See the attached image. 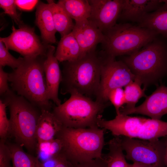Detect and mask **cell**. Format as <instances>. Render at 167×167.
<instances>
[{"instance_id":"1","label":"cell","mask_w":167,"mask_h":167,"mask_svg":"<svg viewBox=\"0 0 167 167\" xmlns=\"http://www.w3.org/2000/svg\"><path fill=\"white\" fill-rule=\"evenodd\" d=\"M46 57L24 58L19 66L9 73L11 90L41 110L51 111L44 64Z\"/></svg>"},{"instance_id":"2","label":"cell","mask_w":167,"mask_h":167,"mask_svg":"<svg viewBox=\"0 0 167 167\" xmlns=\"http://www.w3.org/2000/svg\"><path fill=\"white\" fill-rule=\"evenodd\" d=\"M1 96L10 112V136L32 153L37 144L36 129L41 110L11 89Z\"/></svg>"},{"instance_id":"3","label":"cell","mask_w":167,"mask_h":167,"mask_svg":"<svg viewBox=\"0 0 167 167\" xmlns=\"http://www.w3.org/2000/svg\"><path fill=\"white\" fill-rule=\"evenodd\" d=\"M103 60L95 50L75 61L65 62L62 73L61 93L75 92L96 98Z\"/></svg>"},{"instance_id":"4","label":"cell","mask_w":167,"mask_h":167,"mask_svg":"<svg viewBox=\"0 0 167 167\" xmlns=\"http://www.w3.org/2000/svg\"><path fill=\"white\" fill-rule=\"evenodd\" d=\"M122 61L145 89L167 75V43L156 37Z\"/></svg>"},{"instance_id":"5","label":"cell","mask_w":167,"mask_h":167,"mask_svg":"<svg viewBox=\"0 0 167 167\" xmlns=\"http://www.w3.org/2000/svg\"><path fill=\"white\" fill-rule=\"evenodd\" d=\"M104 129L98 127L74 128L63 126L56 138L62 141V153L72 164L101 157Z\"/></svg>"},{"instance_id":"6","label":"cell","mask_w":167,"mask_h":167,"mask_svg":"<svg viewBox=\"0 0 167 167\" xmlns=\"http://www.w3.org/2000/svg\"><path fill=\"white\" fill-rule=\"evenodd\" d=\"M64 103L53 107V113L64 127L85 128L98 127L101 114L109 105L75 92Z\"/></svg>"},{"instance_id":"7","label":"cell","mask_w":167,"mask_h":167,"mask_svg":"<svg viewBox=\"0 0 167 167\" xmlns=\"http://www.w3.org/2000/svg\"><path fill=\"white\" fill-rule=\"evenodd\" d=\"M104 34L102 45L105 54L114 58L131 54L159 35L152 30L129 23L116 24Z\"/></svg>"},{"instance_id":"8","label":"cell","mask_w":167,"mask_h":167,"mask_svg":"<svg viewBox=\"0 0 167 167\" xmlns=\"http://www.w3.org/2000/svg\"><path fill=\"white\" fill-rule=\"evenodd\" d=\"M98 126L109 130L115 137L151 140L167 136V122L160 119L131 117L120 112L112 120L101 118Z\"/></svg>"},{"instance_id":"9","label":"cell","mask_w":167,"mask_h":167,"mask_svg":"<svg viewBox=\"0 0 167 167\" xmlns=\"http://www.w3.org/2000/svg\"><path fill=\"white\" fill-rule=\"evenodd\" d=\"M119 137L127 160L148 167H165L164 141Z\"/></svg>"},{"instance_id":"10","label":"cell","mask_w":167,"mask_h":167,"mask_svg":"<svg viewBox=\"0 0 167 167\" xmlns=\"http://www.w3.org/2000/svg\"><path fill=\"white\" fill-rule=\"evenodd\" d=\"M101 66V80L96 100L109 103L108 96L112 90L125 87L133 81L135 75L122 61L106 55Z\"/></svg>"},{"instance_id":"11","label":"cell","mask_w":167,"mask_h":167,"mask_svg":"<svg viewBox=\"0 0 167 167\" xmlns=\"http://www.w3.org/2000/svg\"><path fill=\"white\" fill-rule=\"evenodd\" d=\"M11 29L10 35L0 38L8 49L15 51L25 58L46 56L48 45L41 40L33 28L24 24L18 29L13 25Z\"/></svg>"},{"instance_id":"12","label":"cell","mask_w":167,"mask_h":167,"mask_svg":"<svg viewBox=\"0 0 167 167\" xmlns=\"http://www.w3.org/2000/svg\"><path fill=\"white\" fill-rule=\"evenodd\" d=\"M91 13L89 20L104 33L112 28L119 18L123 0H89Z\"/></svg>"},{"instance_id":"13","label":"cell","mask_w":167,"mask_h":167,"mask_svg":"<svg viewBox=\"0 0 167 167\" xmlns=\"http://www.w3.org/2000/svg\"><path fill=\"white\" fill-rule=\"evenodd\" d=\"M146 98L145 101L139 106L129 109L121 108L120 112L126 115L139 114L156 119H160L167 114V86L161 85Z\"/></svg>"},{"instance_id":"14","label":"cell","mask_w":167,"mask_h":167,"mask_svg":"<svg viewBox=\"0 0 167 167\" xmlns=\"http://www.w3.org/2000/svg\"><path fill=\"white\" fill-rule=\"evenodd\" d=\"M72 32L80 47L81 57L95 50L97 45L105 40L104 33L88 19L75 21Z\"/></svg>"},{"instance_id":"15","label":"cell","mask_w":167,"mask_h":167,"mask_svg":"<svg viewBox=\"0 0 167 167\" xmlns=\"http://www.w3.org/2000/svg\"><path fill=\"white\" fill-rule=\"evenodd\" d=\"M55 52V46L48 45L44 67L48 98L56 106H58L61 104L58 97V92L62 79V74L60 68L59 61L54 55Z\"/></svg>"},{"instance_id":"16","label":"cell","mask_w":167,"mask_h":167,"mask_svg":"<svg viewBox=\"0 0 167 167\" xmlns=\"http://www.w3.org/2000/svg\"><path fill=\"white\" fill-rule=\"evenodd\" d=\"M162 3L161 0H123L119 18L138 23L147 14L157 9Z\"/></svg>"},{"instance_id":"17","label":"cell","mask_w":167,"mask_h":167,"mask_svg":"<svg viewBox=\"0 0 167 167\" xmlns=\"http://www.w3.org/2000/svg\"><path fill=\"white\" fill-rule=\"evenodd\" d=\"M35 22L41 32V39L46 45L55 44L56 30L50 6L42 2L36 6Z\"/></svg>"},{"instance_id":"18","label":"cell","mask_w":167,"mask_h":167,"mask_svg":"<svg viewBox=\"0 0 167 167\" xmlns=\"http://www.w3.org/2000/svg\"><path fill=\"white\" fill-rule=\"evenodd\" d=\"M63 126L52 111L41 110L36 127L37 143L55 139Z\"/></svg>"},{"instance_id":"19","label":"cell","mask_w":167,"mask_h":167,"mask_svg":"<svg viewBox=\"0 0 167 167\" xmlns=\"http://www.w3.org/2000/svg\"><path fill=\"white\" fill-rule=\"evenodd\" d=\"M162 5L156 10L146 15L138 26L152 30L167 39V0H161Z\"/></svg>"},{"instance_id":"20","label":"cell","mask_w":167,"mask_h":167,"mask_svg":"<svg viewBox=\"0 0 167 167\" xmlns=\"http://www.w3.org/2000/svg\"><path fill=\"white\" fill-rule=\"evenodd\" d=\"M54 55L59 62H72L81 57L79 45L72 32L61 37Z\"/></svg>"},{"instance_id":"21","label":"cell","mask_w":167,"mask_h":167,"mask_svg":"<svg viewBox=\"0 0 167 167\" xmlns=\"http://www.w3.org/2000/svg\"><path fill=\"white\" fill-rule=\"evenodd\" d=\"M52 12L55 27L61 37L72 32L75 23L63 8L53 0L47 1Z\"/></svg>"},{"instance_id":"22","label":"cell","mask_w":167,"mask_h":167,"mask_svg":"<svg viewBox=\"0 0 167 167\" xmlns=\"http://www.w3.org/2000/svg\"><path fill=\"white\" fill-rule=\"evenodd\" d=\"M75 21L89 19L91 6L87 0H59L57 2Z\"/></svg>"},{"instance_id":"23","label":"cell","mask_w":167,"mask_h":167,"mask_svg":"<svg viewBox=\"0 0 167 167\" xmlns=\"http://www.w3.org/2000/svg\"><path fill=\"white\" fill-rule=\"evenodd\" d=\"M6 143L11 153L12 167H42L37 157L26 152L23 147L16 143Z\"/></svg>"},{"instance_id":"24","label":"cell","mask_w":167,"mask_h":167,"mask_svg":"<svg viewBox=\"0 0 167 167\" xmlns=\"http://www.w3.org/2000/svg\"><path fill=\"white\" fill-rule=\"evenodd\" d=\"M62 141L57 138L49 141L38 142L35 151L36 156L41 162H43L59 156L62 152Z\"/></svg>"},{"instance_id":"25","label":"cell","mask_w":167,"mask_h":167,"mask_svg":"<svg viewBox=\"0 0 167 167\" xmlns=\"http://www.w3.org/2000/svg\"><path fill=\"white\" fill-rule=\"evenodd\" d=\"M109 152L105 157L107 167H129L119 137H115L108 142Z\"/></svg>"},{"instance_id":"26","label":"cell","mask_w":167,"mask_h":167,"mask_svg":"<svg viewBox=\"0 0 167 167\" xmlns=\"http://www.w3.org/2000/svg\"><path fill=\"white\" fill-rule=\"evenodd\" d=\"M141 85L139 82L135 80L124 87L126 105L121 108L129 109L134 108L140 98L147 97L145 93V89L142 88Z\"/></svg>"},{"instance_id":"27","label":"cell","mask_w":167,"mask_h":167,"mask_svg":"<svg viewBox=\"0 0 167 167\" xmlns=\"http://www.w3.org/2000/svg\"><path fill=\"white\" fill-rule=\"evenodd\" d=\"M23 58L19 57L16 58L13 57L3 42L0 41V66H8L15 69L20 65Z\"/></svg>"},{"instance_id":"28","label":"cell","mask_w":167,"mask_h":167,"mask_svg":"<svg viewBox=\"0 0 167 167\" xmlns=\"http://www.w3.org/2000/svg\"><path fill=\"white\" fill-rule=\"evenodd\" d=\"M0 6L3 10V13L10 16L19 27L24 24L21 20L20 14L17 10L15 0H0Z\"/></svg>"},{"instance_id":"29","label":"cell","mask_w":167,"mask_h":167,"mask_svg":"<svg viewBox=\"0 0 167 167\" xmlns=\"http://www.w3.org/2000/svg\"><path fill=\"white\" fill-rule=\"evenodd\" d=\"M6 104L0 100V139L6 141L10 136V120L7 116Z\"/></svg>"},{"instance_id":"30","label":"cell","mask_w":167,"mask_h":167,"mask_svg":"<svg viewBox=\"0 0 167 167\" xmlns=\"http://www.w3.org/2000/svg\"><path fill=\"white\" fill-rule=\"evenodd\" d=\"M108 99L114 106L116 113L125 104L124 90L122 88H118L111 90L109 93Z\"/></svg>"},{"instance_id":"31","label":"cell","mask_w":167,"mask_h":167,"mask_svg":"<svg viewBox=\"0 0 167 167\" xmlns=\"http://www.w3.org/2000/svg\"><path fill=\"white\" fill-rule=\"evenodd\" d=\"M0 167H12L11 153L6 141H0Z\"/></svg>"},{"instance_id":"32","label":"cell","mask_w":167,"mask_h":167,"mask_svg":"<svg viewBox=\"0 0 167 167\" xmlns=\"http://www.w3.org/2000/svg\"><path fill=\"white\" fill-rule=\"evenodd\" d=\"M68 161L69 167H107L106 159L103 156L101 157L77 163L72 164Z\"/></svg>"},{"instance_id":"33","label":"cell","mask_w":167,"mask_h":167,"mask_svg":"<svg viewBox=\"0 0 167 167\" xmlns=\"http://www.w3.org/2000/svg\"><path fill=\"white\" fill-rule=\"evenodd\" d=\"M9 73L5 72L3 67L0 66V94L2 96L10 89L9 88Z\"/></svg>"},{"instance_id":"34","label":"cell","mask_w":167,"mask_h":167,"mask_svg":"<svg viewBox=\"0 0 167 167\" xmlns=\"http://www.w3.org/2000/svg\"><path fill=\"white\" fill-rule=\"evenodd\" d=\"M15 4L19 9L24 11L32 10L38 3V0H15Z\"/></svg>"},{"instance_id":"35","label":"cell","mask_w":167,"mask_h":167,"mask_svg":"<svg viewBox=\"0 0 167 167\" xmlns=\"http://www.w3.org/2000/svg\"><path fill=\"white\" fill-rule=\"evenodd\" d=\"M55 167H69L68 161L62 152L58 156V162Z\"/></svg>"},{"instance_id":"36","label":"cell","mask_w":167,"mask_h":167,"mask_svg":"<svg viewBox=\"0 0 167 167\" xmlns=\"http://www.w3.org/2000/svg\"><path fill=\"white\" fill-rule=\"evenodd\" d=\"M165 144L164 163L165 167H167V136L164 141Z\"/></svg>"},{"instance_id":"37","label":"cell","mask_w":167,"mask_h":167,"mask_svg":"<svg viewBox=\"0 0 167 167\" xmlns=\"http://www.w3.org/2000/svg\"><path fill=\"white\" fill-rule=\"evenodd\" d=\"M129 167H148L142 164L133 163L132 164H129Z\"/></svg>"}]
</instances>
